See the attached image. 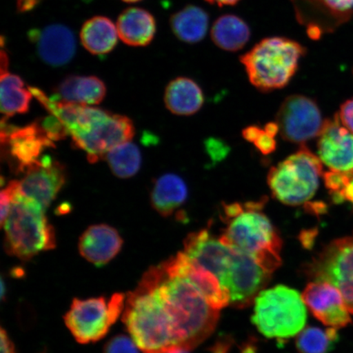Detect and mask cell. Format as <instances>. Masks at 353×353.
<instances>
[{"instance_id": "1", "label": "cell", "mask_w": 353, "mask_h": 353, "mask_svg": "<svg viewBox=\"0 0 353 353\" xmlns=\"http://www.w3.org/2000/svg\"><path fill=\"white\" fill-rule=\"evenodd\" d=\"M174 326L180 350L191 351L214 332L219 310L210 306L195 284L176 272L170 259L147 271Z\"/></svg>"}, {"instance_id": "2", "label": "cell", "mask_w": 353, "mask_h": 353, "mask_svg": "<svg viewBox=\"0 0 353 353\" xmlns=\"http://www.w3.org/2000/svg\"><path fill=\"white\" fill-rule=\"evenodd\" d=\"M266 199L259 201L222 205L221 220L225 224L219 236L225 244L250 256L272 273L281 265L282 240L263 212Z\"/></svg>"}, {"instance_id": "3", "label": "cell", "mask_w": 353, "mask_h": 353, "mask_svg": "<svg viewBox=\"0 0 353 353\" xmlns=\"http://www.w3.org/2000/svg\"><path fill=\"white\" fill-rule=\"evenodd\" d=\"M122 321L143 353H170L180 350L174 326L160 292L147 272L134 291L126 294Z\"/></svg>"}, {"instance_id": "4", "label": "cell", "mask_w": 353, "mask_h": 353, "mask_svg": "<svg viewBox=\"0 0 353 353\" xmlns=\"http://www.w3.org/2000/svg\"><path fill=\"white\" fill-rule=\"evenodd\" d=\"M1 227L4 250L12 257L28 261L39 253L55 249L56 234L46 210L32 199L22 195L19 190Z\"/></svg>"}, {"instance_id": "5", "label": "cell", "mask_w": 353, "mask_h": 353, "mask_svg": "<svg viewBox=\"0 0 353 353\" xmlns=\"http://www.w3.org/2000/svg\"><path fill=\"white\" fill-rule=\"evenodd\" d=\"M306 52L302 44L293 39L268 37L255 44L240 59L250 83L259 91L271 92L288 85Z\"/></svg>"}, {"instance_id": "6", "label": "cell", "mask_w": 353, "mask_h": 353, "mask_svg": "<svg viewBox=\"0 0 353 353\" xmlns=\"http://www.w3.org/2000/svg\"><path fill=\"white\" fill-rule=\"evenodd\" d=\"M307 317L302 295L288 286L278 285L263 290L254 300L252 321L267 338L294 337L304 328Z\"/></svg>"}, {"instance_id": "7", "label": "cell", "mask_w": 353, "mask_h": 353, "mask_svg": "<svg viewBox=\"0 0 353 353\" xmlns=\"http://www.w3.org/2000/svg\"><path fill=\"white\" fill-rule=\"evenodd\" d=\"M323 174V163L305 145L272 167L268 183L272 196L283 204L298 206L314 196Z\"/></svg>"}, {"instance_id": "8", "label": "cell", "mask_w": 353, "mask_h": 353, "mask_svg": "<svg viewBox=\"0 0 353 353\" xmlns=\"http://www.w3.org/2000/svg\"><path fill=\"white\" fill-rule=\"evenodd\" d=\"M85 119L70 136L74 144L87 153L91 163L99 161L110 150L130 142L134 136V123L121 114L91 107Z\"/></svg>"}, {"instance_id": "9", "label": "cell", "mask_w": 353, "mask_h": 353, "mask_svg": "<svg viewBox=\"0 0 353 353\" xmlns=\"http://www.w3.org/2000/svg\"><path fill=\"white\" fill-rule=\"evenodd\" d=\"M126 294L121 293L110 298L74 299L64 316L66 327L79 343L98 342L122 314Z\"/></svg>"}, {"instance_id": "10", "label": "cell", "mask_w": 353, "mask_h": 353, "mask_svg": "<svg viewBox=\"0 0 353 353\" xmlns=\"http://www.w3.org/2000/svg\"><path fill=\"white\" fill-rule=\"evenodd\" d=\"M303 270L312 281L329 282L336 287L353 314V237L330 242Z\"/></svg>"}, {"instance_id": "11", "label": "cell", "mask_w": 353, "mask_h": 353, "mask_svg": "<svg viewBox=\"0 0 353 353\" xmlns=\"http://www.w3.org/2000/svg\"><path fill=\"white\" fill-rule=\"evenodd\" d=\"M276 122L287 142L305 145L319 136L325 121L315 100L294 94L287 97L282 103Z\"/></svg>"}, {"instance_id": "12", "label": "cell", "mask_w": 353, "mask_h": 353, "mask_svg": "<svg viewBox=\"0 0 353 353\" xmlns=\"http://www.w3.org/2000/svg\"><path fill=\"white\" fill-rule=\"evenodd\" d=\"M271 275L250 256L234 249L231 267L221 284L230 295L231 305L244 308L254 302Z\"/></svg>"}, {"instance_id": "13", "label": "cell", "mask_w": 353, "mask_h": 353, "mask_svg": "<svg viewBox=\"0 0 353 353\" xmlns=\"http://www.w3.org/2000/svg\"><path fill=\"white\" fill-rule=\"evenodd\" d=\"M54 142L41 121L19 128L8 125L4 119L2 120V145H6L8 154L21 173L37 164L43 152L52 148Z\"/></svg>"}, {"instance_id": "14", "label": "cell", "mask_w": 353, "mask_h": 353, "mask_svg": "<svg viewBox=\"0 0 353 353\" xmlns=\"http://www.w3.org/2000/svg\"><path fill=\"white\" fill-rule=\"evenodd\" d=\"M65 180V166L50 157L43 156L37 164L25 172L24 178L19 181V192L46 210L59 195Z\"/></svg>"}, {"instance_id": "15", "label": "cell", "mask_w": 353, "mask_h": 353, "mask_svg": "<svg viewBox=\"0 0 353 353\" xmlns=\"http://www.w3.org/2000/svg\"><path fill=\"white\" fill-rule=\"evenodd\" d=\"M183 252L192 261L208 269L220 282L226 276L233 259L234 249L211 234L209 229L189 234Z\"/></svg>"}, {"instance_id": "16", "label": "cell", "mask_w": 353, "mask_h": 353, "mask_svg": "<svg viewBox=\"0 0 353 353\" xmlns=\"http://www.w3.org/2000/svg\"><path fill=\"white\" fill-rule=\"evenodd\" d=\"M302 297L316 319L328 327L338 330L351 323L350 312L341 291L329 282H310L303 290Z\"/></svg>"}, {"instance_id": "17", "label": "cell", "mask_w": 353, "mask_h": 353, "mask_svg": "<svg viewBox=\"0 0 353 353\" xmlns=\"http://www.w3.org/2000/svg\"><path fill=\"white\" fill-rule=\"evenodd\" d=\"M317 138V156L330 170H353V134L339 121L337 114L333 120H325Z\"/></svg>"}, {"instance_id": "18", "label": "cell", "mask_w": 353, "mask_h": 353, "mask_svg": "<svg viewBox=\"0 0 353 353\" xmlns=\"http://www.w3.org/2000/svg\"><path fill=\"white\" fill-rule=\"evenodd\" d=\"M30 39L37 44L39 57L52 66L66 65L77 51L76 37L68 26L52 24L41 30H33Z\"/></svg>"}, {"instance_id": "19", "label": "cell", "mask_w": 353, "mask_h": 353, "mask_svg": "<svg viewBox=\"0 0 353 353\" xmlns=\"http://www.w3.org/2000/svg\"><path fill=\"white\" fill-rule=\"evenodd\" d=\"M123 241L116 228L107 224L88 228L79 240V251L88 262L103 267L121 252Z\"/></svg>"}, {"instance_id": "20", "label": "cell", "mask_w": 353, "mask_h": 353, "mask_svg": "<svg viewBox=\"0 0 353 353\" xmlns=\"http://www.w3.org/2000/svg\"><path fill=\"white\" fill-rule=\"evenodd\" d=\"M169 259L176 272L188 276L196 285L211 307L220 310L230 304L228 291L213 272L192 261L183 251Z\"/></svg>"}, {"instance_id": "21", "label": "cell", "mask_w": 353, "mask_h": 353, "mask_svg": "<svg viewBox=\"0 0 353 353\" xmlns=\"http://www.w3.org/2000/svg\"><path fill=\"white\" fill-rule=\"evenodd\" d=\"M117 26L119 38L132 47L149 46L157 33L156 19L142 8H126L119 16Z\"/></svg>"}, {"instance_id": "22", "label": "cell", "mask_w": 353, "mask_h": 353, "mask_svg": "<svg viewBox=\"0 0 353 353\" xmlns=\"http://www.w3.org/2000/svg\"><path fill=\"white\" fill-rule=\"evenodd\" d=\"M107 92L103 81L96 77L70 76L57 86L52 100L81 105L99 104Z\"/></svg>"}, {"instance_id": "23", "label": "cell", "mask_w": 353, "mask_h": 353, "mask_svg": "<svg viewBox=\"0 0 353 353\" xmlns=\"http://www.w3.org/2000/svg\"><path fill=\"white\" fill-rule=\"evenodd\" d=\"M204 101V94L201 87L192 79L176 78L166 88V108L178 116H192L196 114L201 109Z\"/></svg>"}, {"instance_id": "24", "label": "cell", "mask_w": 353, "mask_h": 353, "mask_svg": "<svg viewBox=\"0 0 353 353\" xmlns=\"http://www.w3.org/2000/svg\"><path fill=\"white\" fill-rule=\"evenodd\" d=\"M188 196V189L184 180L174 174H166L154 183L151 203L154 210L163 217H169L179 209Z\"/></svg>"}, {"instance_id": "25", "label": "cell", "mask_w": 353, "mask_h": 353, "mask_svg": "<svg viewBox=\"0 0 353 353\" xmlns=\"http://www.w3.org/2000/svg\"><path fill=\"white\" fill-rule=\"evenodd\" d=\"M79 37L82 46L90 54L105 55L117 46V26L107 17L96 16L83 24Z\"/></svg>"}, {"instance_id": "26", "label": "cell", "mask_w": 353, "mask_h": 353, "mask_svg": "<svg viewBox=\"0 0 353 353\" xmlns=\"http://www.w3.org/2000/svg\"><path fill=\"white\" fill-rule=\"evenodd\" d=\"M212 41L221 50L236 52L249 42L251 35L250 26L241 17L226 14L214 22L210 30Z\"/></svg>"}, {"instance_id": "27", "label": "cell", "mask_w": 353, "mask_h": 353, "mask_svg": "<svg viewBox=\"0 0 353 353\" xmlns=\"http://www.w3.org/2000/svg\"><path fill=\"white\" fill-rule=\"evenodd\" d=\"M210 17L203 8L188 6L172 15V32L181 41L196 43L205 37L209 30Z\"/></svg>"}, {"instance_id": "28", "label": "cell", "mask_w": 353, "mask_h": 353, "mask_svg": "<svg viewBox=\"0 0 353 353\" xmlns=\"http://www.w3.org/2000/svg\"><path fill=\"white\" fill-rule=\"evenodd\" d=\"M0 108L3 118L28 112L33 94L25 87L21 78L8 70H0Z\"/></svg>"}, {"instance_id": "29", "label": "cell", "mask_w": 353, "mask_h": 353, "mask_svg": "<svg viewBox=\"0 0 353 353\" xmlns=\"http://www.w3.org/2000/svg\"><path fill=\"white\" fill-rule=\"evenodd\" d=\"M104 158L113 174L121 179L134 176L138 173L142 164L140 150L131 141L110 150L105 154Z\"/></svg>"}, {"instance_id": "30", "label": "cell", "mask_w": 353, "mask_h": 353, "mask_svg": "<svg viewBox=\"0 0 353 353\" xmlns=\"http://www.w3.org/2000/svg\"><path fill=\"white\" fill-rule=\"evenodd\" d=\"M337 339V329L307 326L297 334L295 345L299 353H328Z\"/></svg>"}, {"instance_id": "31", "label": "cell", "mask_w": 353, "mask_h": 353, "mask_svg": "<svg viewBox=\"0 0 353 353\" xmlns=\"http://www.w3.org/2000/svg\"><path fill=\"white\" fill-rule=\"evenodd\" d=\"M323 179L335 203L347 201L353 205V170H330L323 174Z\"/></svg>"}, {"instance_id": "32", "label": "cell", "mask_w": 353, "mask_h": 353, "mask_svg": "<svg viewBox=\"0 0 353 353\" xmlns=\"http://www.w3.org/2000/svg\"><path fill=\"white\" fill-rule=\"evenodd\" d=\"M134 339L125 334H118L105 343L103 353H139Z\"/></svg>"}, {"instance_id": "33", "label": "cell", "mask_w": 353, "mask_h": 353, "mask_svg": "<svg viewBox=\"0 0 353 353\" xmlns=\"http://www.w3.org/2000/svg\"><path fill=\"white\" fill-rule=\"evenodd\" d=\"M19 181H11L6 188L3 189L1 194H0V204H1V207H0V210H1L0 223H1V225L10 214L13 201H14L17 193L19 192Z\"/></svg>"}, {"instance_id": "34", "label": "cell", "mask_w": 353, "mask_h": 353, "mask_svg": "<svg viewBox=\"0 0 353 353\" xmlns=\"http://www.w3.org/2000/svg\"><path fill=\"white\" fill-rule=\"evenodd\" d=\"M275 138L276 137L269 134L266 130L262 129L253 144L262 154H269L276 151V142Z\"/></svg>"}, {"instance_id": "35", "label": "cell", "mask_w": 353, "mask_h": 353, "mask_svg": "<svg viewBox=\"0 0 353 353\" xmlns=\"http://www.w3.org/2000/svg\"><path fill=\"white\" fill-rule=\"evenodd\" d=\"M327 10L335 14L346 15L353 10V0H321Z\"/></svg>"}, {"instance_id": "36", "label": "cell", "mask_w": 353, "mask_h": 353, "mask_svg": "<svg viewBox=\"0 0 353 353\" xmlns=\"http://www.w3.org/2000/svg\"><path fill=\"white\" fill-rule=\"evenodd\" d=\"M336 114L342 125L353 134V99L343 103Z\"/></svg>"}, {"instance_id": "37", "label": "cell", "mask_w": 353, "mask_h": 353, "mask_svg": "<svg viewBox=\"0 0 353 353\" xmlns=\"http://www.w3.org/2000/svg\"><path fill=\"white\" fill-rule=\"evenodd\" d=\"M207 150L210 156L216 160H222L223 157H226L228 153V148L216 139H209L208 143H207Z\"/></svg>"}, {"instance_id": "38", "label": "cell", "mask_w": 353, "mask_h": 353, "mask_svg": "<svg viewBox=\"0 0 353 353\" xmlns=\"http://www.w3.org/2000/svg\"><path fill=\"white\" fill-rule=\"evenodd\" d=\"M0 343H1V353H17L14 343L12 341L7 330L1 327L0 330Z\"/></svg>"}, {"instance_id": "39", "label": "cell", "mask_w": 353, "mask_h": 353, "mask_svg": "<svg viewBox=\"0 0 353 353\" xmlns=\"http://www.w3.org/2000/svg\"><path fill=\"white\" fill-rule=\"evenodd\" d=\"M41 0H17V10L21 13L28 12L34 10Z\"/></svg>"}, {"instance_id": "40", "label": "cell", "mask_w": 353, "mask_h": 353, "mask_svg": "<svg viewBox=\"0 0 353 353\" xmlns=\"http://www.w3.org/2000/svg\"><path fill=\"white\" fill-rule=\"evenodd\" d=\"M261 130V128L255 125L247 127L242 131L243 138L248 141V142L253 143Z\"/></svg>"}, {"instance_id": "41", "label": "cell", "mask_w": 353, "mask_h": 353, "mask_svg": "<svg viewBox=\"0 0 353 353\" xmlns=\"http://www.w3.org/2000/svg\"><path fill=\"white\" fill-rule=\"evenodd\" d=\"M205 1L210 4H214V6H218L219 7H223L236 6L241 0H205Z\"/></svg>"}, {"instance_id": "42", "label": "cell", "mask_w": 353, "mask_h": 353, "mask_svg": "<svg viewBox=\"0 0 353 353\" xmlns=\"http://www.w3.org/2000/svg\"><path fill=\"white\" fill-rule=\"evenodd\" d=\"M241 353H258L257 347H256L253 343H245V345L241 348Z\"/></svg>"}, {"instance_id": "43", "label": "cell", "mask_w": 353, "mask_h": 353, "mask_svg": "<svg viewBox=\"0 0 353 353\" xmlns=\"http://www.w3.org/2000/svg\"><path fill=\"white\" fill-rule=\"evenodd\" d=\"M6 296V285H4V281H1V299H3Z\"/></svg>"}, {"instance_id": "44", "label": "cell", "mask_w": 353, "mask_h": 353, "mask_svg": "<svg viewBox=\"0 0 353 353\" xmlns=\"http://www.w3.org/2000/svg\"><path fill=\"white\" fill-rule=\"evenodd\" d=\"M122 1L128 3H135L142 1V0H122Z\"/></svg>"}, {"instance_id": "45", "label": "cell", "mask_w": 353, "mask_h": 353, "mask_svg": "<svg viewBox=\"0 0 353 353\" xmlns=\"http://www.w3.org/2000/svg\"><path fill=\"white\" fill-rule=\"evenodd\" d=\"M170 353H191V352H190V351H188V350H178V351H175V352H170Z\"/></svg>"}]
</instances>
